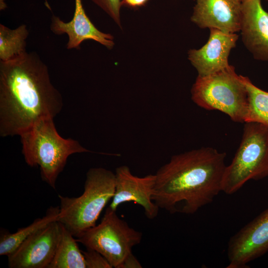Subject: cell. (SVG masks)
<instances>
[{
	"label": "cell",
	"instance_id": "1",
	"mask_svg": "<svg viewBox=\"0 0 268 268\" xmlns=\"http://www.w3.org/2000/svg\"><path fill=\"white\" fill-rule=\"evenodd\" d=\"M61 94L35 52L0 62V135H20L37 121L62 110Z\"/></svg>",
	"mask_w": 268,
	"mask_h": 268
},
{
	"label": "cell",
	"instance_id": "2",
	"mask_svg": "<svg viewBox=\"0 0 268 268\" xmlns=\"http://www.w3.org/2000/svg\"><path fill=\"white\" fill-rule=\"evenodd\" d=\"M226 156L210 147L172 156L155 174L152 200L171 214H194L222 192Z\"/></svg>",
	"mask_w": 268,
	"mask_h": 268
},
{
	"label": "cell",
	"instance_id": "3",
	"mask_svg": "<svg viewBox=\"0 0 268 268\" xmlns=\"http://www.w3.org/2000/svg\"><path fill=\"white\" fill-rule=\"evenodd\" d=\"M53 119H40L20 136L26 163L31 167L39 166L42 180L55 189L57 179L68 156L90 151L77 140L61 136Z\"/></svg>",
	"mask_w": 268,
	"mask_h": 268
},
{
	"label": "cell",
	"instance_id": "4",
	"mask_svg": "<svg viewBox=\"0 0 268 268\" xmlns=\"http://www.w3.org/2000/svg\"><path fill=\"white\" fill-rule=\"evenodd\" d=\"M116 175L102 167L87 172L82 194L78 197L59 195L60 210L57 220L76 238L96 224L101 212L114 197Z\"/></svg>",
	"mask_w": 268,
	"mask_h": 268
},
{
	"label": "cell",
	"instance_id": "5",
	"mask_svg": "<svg viewBox=\"0 0 268 268\" xmlns=\"http://www.w3.org/2000/svg\"><path fill=\"white\" fill-rule=\"evenodd\" d=\"M191 98L201 108L219 111L235 122H245L247 90L232 66L207 76H198L191 89Z\"/></svg>",
	"mask_w": 268,
	"mask_h": 268
},
{
	"label": "cell",
	"instance_id": "6",
	"mask_svg": "<svg viewBox=\"0 0 268 268\" xmlns=\"http://www.w3.org/2000/svg\"><path fill=\"white\" fill-rule=\"evenodd\" d=\"M268 176V127L245 123L242 140L231 163L224 170L222 192L232 195L249 180Z\"/></svg>",
	"mask_w": 268,
	"mask_h": 268
},
{
	"label": "cell",
	"instance_id": "7",
	"mask_svg": "<svg viewBox=\"0 0 268 268\" xmlns=\"http://www.w3.org/2000/svg\"><path fill=\"white\" fill-rule=\"evenodd\" d=\"M142 239L141 232L130 226L116 211L108 207L100 223L86 230L76 240L86 249L100 253L113 268H120Z\"/></svg>",
	"mask_w": 268,
	"mask_h": 268
},
{
	"label": "cell",
	"instance_id": "8",
	"mask_svg": "<svg viewBox=\"0 0 268 268\" xmlns=\"http://www.w3.org/2000/svg\"><path fill=\"white\" fill-rule=\"evenodd\" d=\"M61 224L53 221L27 238L7 256L9 268H48L59 243Z\"/></svg>",
	"mask_w": 268,
	"mask_h": 268
},
{
	"label": "cell",
	"instance_id": "9",
	"mask_svg": "<svg viewBox=\"0 0 268 268\" xmlns=\"http://www.w3.org/2000/svg\"><path fill=\"white\" fill-rule=\"evenodd\" d=\"M268 251V208L230 239L227 268H246Z\"/></svg>",
	"mask_w": 268,
	"mask_h": 268
},
{
	"label": "cell",
	"instance_id": "10",
	"mask_svg": "<svg viewBox=\"0 0 268 268\" xmlns=\"http://www.w3.org/2000/svg\"><path fill=\"white\" fill-rule=\"evenodd\" d=\"M115 175V191L109 207L116 211L121 204L133 201L142 207L148 219L156 218L160 208L152 200L155 175L137 177L129 167L122 165L116 168Z\"/></svg>",
	"mask_w": 268,
	"mask_h": 268
},
{
	"label": "cell",
	"instance_id": "11",
	"mask_svg": "<svg viewBox=\"0 0 268 268\" xmlns=\"http://www.w3.org/2000/svg\"><path fill=\"white\" fill-rule=\"evenodd\" d=\"M207 42L199 49H191L188 59L196 69L199 76H205L228 68V57L239 38L236 33L210 29Z\"/></svg>",
	"mask_w": 268,
	"mask_h": 268
},
{
	"label": "cell",
	"instance_id": "12",
	"mask_svg": "<svg viewBox=\"0 0 268 268\" xmlns=\"http://www.w3.org/2000/svg\"><path fill=\"white\" fill-rule=\"evenodd\" d=\"M240 31L244 46L253 58L268 62V12L261 0L241 2Z\"/></svg>",
	"mask_w": 268,
	"mask_h": 268
},
{
	"label": "cell",
	"instance_id": "13",
	"mask_svg": "<svg viewBox=\"0 0 268 268\" xmlns=\"http://www.w3.org/2000/svg\"><path fill=\"white\" fill-rule=\"evenodd\" d=\"M240 16L241 2L235 0H196L191 20L201 28L236 33Z\"/></svg>",
	"mask_w": 268,
	"mask_h": 268
},
{
	"label": "cell",
	"instance_id": "14",
	"mask_svg": "<svg viewBox=\"0 0 268 268\" xmlns=\"http://www.w3.org/2000/svg\"><path fill=\"white\" fill-rule=\"evenodd\" d=\"M75 8L72 19L65 22L53 15L50 29L58 35L66 34L68 40L66 45L68 50L79 49L80 44L86 40L99 43L109 50L114 46V37L110 34L99 31L86 15L81 0H74Z\"/></svg>",
	"mask_w": 268,
	"mask_h": 268
},
{
	"label": "cell",
	"instance_id": "15",
	"mask_svg": "<svg viewBox=\"0 0 268 268\" xmlns=\"http://www.w3.org/2000/svg\"><path fill=\"white\" fill-rule=\"evenodd\" d=\"M61 224V232L54 257L48 268H86L84 257L76 239Z\"/></svg>",
	"mask_w": 268,
	"mask_h": 268
},
{
	"label": "cell",
	"instance_id": "16",
	"mask_svg": "<svg viewBox=\"0 0 268 268\" xmlns=\"http://www.w3.org/2000/svg\"><path fill=\"white\" fill-rule=\"evenodd\" d=\"M59 210V206H50L43 217L36 218L28 226L19 228L13 233L1 234L0 255L7 256L30 236L51 222L57 220Z\"/></svg>",
	"mask_w": 268,
	"mask_h": 268
},
{
	"label": "cell",
	"instance_id": "17",
	"mask_svg": "<svg viewBox=\"0 0 268 268\" xmlns=\"http://www.w3.org/2000/svg\"><path fill=\"white\" fill-rule=\"evenodd\" d=\"M29 35L27 26L22 24L11 29L0 24V60L6 62L26 52V39Z\"/></svg>",
	"mask_w": 268,
	"mask_h": 268
},
{
	"label": "cell",
	"instance_id": "18",
	"mask_svg": "<svg viewBox=\"0 0 268 268\" xmlns=\"http://www.w3.org/2000/svg\"><path fill=\"white\" fill-rule=\"evenodd\" d=\"M247 92L246 122H257L268 127V92L254 84L247 76L241 75Z\"/></svg>",
	"mask_w": 268,
	"mask_h": 268
},
{
	"label": "cell",
	"instance_id": "19",
	"mask_svg": "<svg viewBox=\"0 0 268 268\" xmlns=\"http://www.w3.org/2000/svg\"><path fill=\"white\" fill-rule=\"evenodd\" d=\"M105 11L122 28L120 9L122 0H91Z\"/></svg>",
	"mask_w": 268,
	"mask_h": 268
},
{
	"label": "cell",
	"instance_id": "20",
	"mask_svg": "<svg viewBox=\"0 0 268 268\" xmlns=\"http://www.w3.org/2000/svg\"><path fill=\"white\" fill-rule=\"evenodd\" d=\"M82 253L86 268H113L107 260L98 252L87 249L86 251H82Z\"/></svg>",
	"mask_w": 268,
	"mask_h": 268
},
{
	"label": "cell",
	"instance_id": "21",
	"mask_svg": "<svg viewBox=\"0 0 268 268\" xmlns=\"http://www.w3.org/2000/svg\"><path fill=\"white\" fill-rule=\"evenodd\" d=\"M142 266L136 257L131 253L123 261L120 268H141Z\"/></svg>",
	"mask_w": 268,
	"mask_h": 268
},
{
	"label": "cell",
	"instance_id": "22",
	"mask_svg": "<svg viewBox=\"0 0 268 268\" xmlns=\"http://www.w3.org/2000/svg\"><path fill=\"white\" fill-rule=\"evenodd\" d=\"M149 0H122V6L133 8L144 6Z\"/></svg>",
	"mask_w": 268,
	"mask_h": 268
},
{
	"label": "cell",
	"instance_id": "23",
	"mask_svg": "<svg viewBox=\"0 0 268 268\" xmlns=\"http://www.w3.org/2000/svg\"><path fill=\"white\" fill-rule=\"evenodd\" d=\"M7 7L5 0H0V9L3 10Z\"/></svg>",
	"mask_w": 268,
	"mask_h": 268
},
{
	"label": "cell",
	"instance_id": "24",
	"mask_svg": "<svg viewBox=\"0 0 268 268\" xmlns=\"http://www.w3.org/2000/svg\"><path fill=\"white\" fill-rule=\"evenodd\" d=\"M239 2H241L243 0H235Z\"/></svg>",
	"mask_w": 268,
	"mask_h": 268
},
{
	"label": "cell",
	"instance_id": "25",
	"mask_svg": "<svg viewBox=\"0 0 268 268\" xmlns=\"http://www.w3.org/2000/svg\"></svg>",
	"mask_w": 268,
	"mask_h": 268
}]
</instances>
